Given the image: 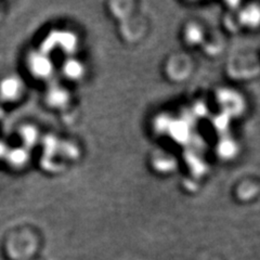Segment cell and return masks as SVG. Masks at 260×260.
<instances>
[{
	"label": "cell",
	"mask_w": 260,
	"mask_h": 260,
	"mask_svg": "<svg viewBox=\"0 0 260 260\" xmlns=\"http://www.w3.org/2000/svg\"><path fill=\"white\" fill-rule=\"evenodd\" d=\"M30 67L35 74L39 76H47L51 71V64L43 55H32L30 59Z\"/></svg>",
	"instance_id": "obj_1"
},
{
	"label": "cell",
	"mask_w": 260,
	"mask_h": 260,
	"mask_svg": "<svg viewBox=\"0 0 260 260\" xmlns=\"http://www.w3.org/2000/svg\"><path fill=\"white\" fill-rule=\"evenodd\" d=\"M20 90V85L18 83V80L15 79H6L3 81L2 87H0V91H2V94L6 99H13V98L16 96V94H19Z\"/></svg>",
	"instance_id": "obj_2"
},
{
	"label": "cell",
	"mask_w": 260,
	"mask_h": 260,
	"mask_svg": "<svg viewBox=\"0 0 260 260\" xmlns=\"http://www.w3.org/2000/svg\"><path fill=\"white\" fill-rule=\"evenodd\" d=\"M65 72H67V74L71 77H78L81 74L83 70H81L79 63L75 61H71L67 64V67H65Z\"/></svg>",
	"instance_id": "obj_3"
},
{
	"label": "cell",
	"mask_w": 260,
	"mask_h": 260,
	"mask_svg": "<svg viewBox=\"0 0 260 260\" xmlns=\"http://www.w3.org/2000/svg\"><path fill=\"white\" fill-rule=\"evenodd\" d=\"M10 160L13 162V164H22L24 160L26 159V153L24 150H13L10 155H9Z\"/></svg>",
	"instance_id": "obj_4"
},
{
	"label": "cell",
	"mask_w": 260,
	"mask_h": 260,
	"mask_svg": "<svg viewBox=\"0 0 260 260\" xmlns=\"http://www.w3.org/2000/svg\"><path fill=\"white\" fill-rule=\"evenodd\" d=\"M22 134H23L24 139H25V141L28 142V143H32L36 140V132L34 129L25 128L22 132Z\"/></svg>",
	"instance_id": "obj_5"
},
{
	"label": "cell",
	"mask_w": 260,
	"mask_h": 260,
	"mask_svg": "<svg viewBox=\"0 0 260 260\" xmlns=\"http://www.w3.org/2000/svg\"><path fill=\"white\" fill-rule=\"evenodd\" d=\"M176 130H174V135L179 140H182L186 136V128L182 124H177L176 125Z\"/></svg>",
	"instance_id": "obj_6"
},
{
	"label": "cell",
	"mask_w": 260,
	"mask_h": 260,
	"mask_svg": "<svg viewBox=\"0 0 260 260\" xmlns=\"http://www.w3.org/2000/svg\"><path fill=\"white\" fill-rule=\"evenodd\" d=\"M220 151L222 152L223 155H231L234 151V146L231 142L225 141L220 145Z\"/></svg>",
	"instance_id": "obj_7"
},
{
	"label": "cell",
	"mask_w": 260,
	"mask_h": 260,
	"mask_svg": "<svg viewBox=\"0 0 260 260\" xmlns=\"http://www.w3.org/2000/svg\"><path fill=\"white\" fill-rule=\"evenodd\" d=\"M5 151H6L5 145L2 142H0V155H3V154L5 153Z\"/></svg>",
	"instance_id": "obj_8"
}]
</instances>
